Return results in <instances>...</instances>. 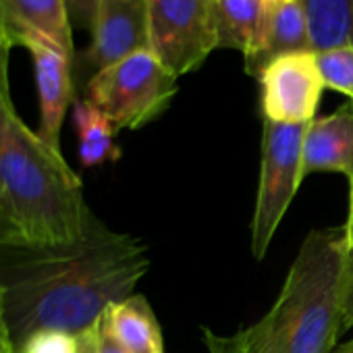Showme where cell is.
Returning a JSON list of instances; mask_svg holds the SVG:
<instances>
[{"label":"cell","mask_w":353,"mask_h":353,"mask_svg":"<svg viewBox=\"0 0 353 353\" xmlns=\"http://www.w3.org/2000/svg\"><path fill=\"white\" fill-rule=\"evenodd\" d=\"M11 44L0 36V85H9V54Z\"/></svg>","instance_id":"cell-24"},{"label":"cell","mask_w":353,"mask_h":353,"mask_svg":"<svg viewBox=\"0 0 353 353\" xmlns=\"http://www.w3.org/2000/svg\"><path fill=\"white\" fill-rule=\"evenodd\" d=\"M0 36L11 46L46 42L73 54L65 0H0Z\"/></svg>","instance_id":"cell-10"},{"label":"cell","mask_w":353,"mask_h":353,"mask_svg":"<svg viewBox=\"0 0 353 353\" xmlns=\"http://www.w3.org/2000/svg\"><path fill=\"white\" fill-rule=\"evenodd\" d=\"M34 57L36 88L40 102V131L38 135L52 148L61 150V129L65 114L73 100V54L46 44L30 42L26 46Z\"/></svg>","instance_id":"cell-9"},{"label":"cell","mask_w":353,"mask_h":353,"mask_svg":"<svg viewBox=\"0 0 353 353\" xmlns=\"http://www.w3.org/2000/svg\"><path fill=\"white\" fill-rule=\"evenodd\" d=\"M307 125H287L264 121L262 160L256 208L252 216V254L262 260L283 223L299 183L303 181L301 154Z\"/></svg>","instance_id":"cell-5"},{"label":"cell","mask_w":353,"mask_h":353,"mask_svg":"<svg viewBox=\"0 0 353 353\" xmlns=\"http://www.w3.org/2000/svg\"><path fill=\"white\" fill-rule=\"evenodd\" d=\"M150 270L148 248L94 214L69 243L13 248L0 270L15 345L36 330L81 334L108 305L133 295Z\"/></svg>","instance_id":"cell-1"},{"label":"cell","mask_w":353,"mask_h":353,"mask_svg":"<svg viewBox=\"0 0 353 353\" xmlns=\"http://www.w3.org/2000/svg\"><path fill=\"white\" fill-rule=\"evenodd\" d=\"M343 227H345L347 245L353 250V183H349V210H347V221Z\"/></svg>","instance_id":"cell-25"},{"label":"cell","mask_w":353,"mask_h":353,"mask_svg":"<svg viewBox=\"0 0 353 353\" xmlns=\"http://www.w3.org/2000/svg\"><path fill=\"white\" fill-rule=\"evenodd\" d=\"M301 172L303 179L314 172H336L353 183V102L307 123Z\"/></svg>","instance_id":"cell-11"},{"label":"cell","mask_w":353,"mask_h":353,"mask_svg":"<svg viewBox=\"0 0 353 353\" xmlns=\"http://www.w3.org/2000/svg\"><path fill=\"white\" fill-rule=\"evenodd\" d=\"M0 353H17V345L7 314V293L3 285H0Z\"/></svg>","instance_id":"cell-22"},{"label":"cell","mask_w":353,"mask_h":353,"mask_svg":"<svg viewBox=\"0 0 353 353\" xmlns=\"http://www.w3.org/2000/svg\"><path fill=\"white\" fill-rule=\"evenodd\" d=\"M332 353H353V339L343 343V345H339V347H334Z\"/></svg>","instance_id":"cell-26"},{"label":"cell","mask_w":353,"mask_h":353,"mask_svg":"<svg viewBox=\"0 0 353 353\" xmlns=\"http://www.w3.org/2000/svg\"><path fill=\"white\" fill-rule=\"evenodd\" d=\"M98 5H100V0H65L71 28L92 30V21H94Z\"/></svg>","instance_id":"cell-20"},{"label":"cell","mask_w":353,"mask_h":353,"mask_svg":"<svg viewBox=\"0 0 353 353\" xmlns=\"http://www.w3.org/2000/svg\"><path fill=\"white\" fill-rule=\"evenodd\" d=\"M92 42L81 54L83 71H98L150 50L148 0H100L92 21Z\"/></svg>","instance_id":"cell-8"},{"label":"cell","mask_w":353,"mask_h":353,"mask_svg":"<svg viewBox=\"0 0 353 353\" xmlns=\"http://www.w3.org/2000/svg\"><path fill=\"white\" fill-rule=\"evenodd\" d=\"M204 341H206V347L210 353H239L233 334L225 336V334L212 332L210 328H204Z\"/></svg>","instance_id":"cell-23"},{"label":"cell","mask_w":353,"mask_h":353,"mask_svg":"<svg viewBox=\"0 0 353 353\" xmlns=\"http://www.w3.org/2000/svg\"><path fill=\"white\" fill-rule=\"evenodd\" d=\"M104 320L127 353H164L160 324L143 295H129L108 305Z\"/></svg>","instance_id":"cell-13"},{"label":"cell","mask_w":353,"mask_h":353,"mask_svg":"<svg viewBox=\"0 0 353 353\" xmlns=\"http://www.w3.org/2000/svg\"><path fill=\"white\" fill-rule=\"evenodd\" d=\"M312 50L310 21L303 0H266V19L260 50L245 61V71L254 77L272 59Z\"/></svg>","instance_id":"cell-12"},{"label":"cell","mask_w":353,"mask_h":353,"mask_svg":"<svg viewBox=\"0 0 353 353\" xmlns=\"http://www.w3.org/2000/svg\"><path fill=\"white\" fill-rule=\"evenodd\" d=\"M341 314H343V330L351 328L353 326V250L351 248L347 252V262H345Z\"/></svg>","instance_id":"cell-21"},{"label":"cell","mask_w":353,"mask_h":353,"mask_svg":"<svg viewBox=\"0 0 353 353\" xmlns=\"http://www.w3.org/2000/svg\"><path fill=\"white\" fill-rule=\"evenodd\" d=\"M73 125L79 137V162L83 168H96L121 158V148L114 141L117 127L90 100L73 102Z\"/></svg>","instance_id":"cell-15"},{"label":"cell","mask_w":353,"mask_h":353,"mask_svg":"<svg viewBox=\"0 0 353 353\" xmlns=\"http://www.w3.org/2000/svg\"><path fill=\"white\" fill-rule=\"evenodd\" d=\"M345 227L312 231L272 307L256 324L235 332L239 353H332L343 330Z\"/></svg>","instance_id":"cell-3"},{"label":"cell","mask_w":353,"mask_h":353,"mask_svg":"<svg viewBox=\"0 0 353 353\" xmlns=\"http://www.w3.org/2000/svg\"><path fill=\"white\" fill-rule=\"evenodd\" d=\"M90 219L77 172L21 121L9 85H0V248L69 243Z\"/></svg>","instance_id":"cell-2"},{"label":"cell","mask_w":353,"mask_h":353,"mask_svg":"<svg viewBox=\"0 0 353 353\" xmlns=\"http://www.w3.org/2000/svg\"><path fill=\"white\" fill-rule=\"evenodd\" d=\"M256 79L264 121L307 125L316 119L326 85L314 50L276 57L262 67Z\"/></svg>","instance_id":"cell-7"},{"label":"cell","mask_w":353,"mask_h":353,"mask_svg":"<svg viewBox=\"0 0 353 353\" xmlns=\"http://www.w3.org/2000/svg\"><path fill=\"white\" fill-rule=\"evenodd\" d=\"M219 48L239 50L252 59L262 44L266 0H214Z\"/></svg>","instance_id":"cell-14"},{"label":"cell","mask_w":353,"mask_h":353,"mask_svg":"<svg viewBox=\"0 0 353 353\" xmlns=\"http://www.w3.org/2000/svg\"><path fill=\"white\" fill-rule=\"evenodd\" d=\"M176 77L152 50L135 52L92 75L85 100L119 129H139L158 119L179 92Z\"/></svg>","instance_id":"cell-4"},{"label":"cell","mask_w":353,"mask_h":353,"mask_svg":"<svg viewBox=\"0 0 353 353\" xmlns=\"http://www.w3.org/2000/svg\"><path fill=\"white\" fill-rule=\"evenodd\" d=\"M150 50L176 75L198 71L219 48L214 0H148Z\"/></svg>","instance_id":"cell-6"},{"label":"cell","mask_w":353,"mask_h":353,"mask_svg":"<svg viewBox=\"0 0 353 353\" xmlns=\"http://www.w3.org/2000/svg\"><path fill=\"white\" fill-rule=\"evenodd\" d=\"M77 336H79L81 353H127L119 345V341L112 336V332L108 330V324L104 320V314L88 330H83Z\"/></svg>","instance_id":"cell-19"},{"label":"cell","mask_w":353,"mask_h":353,"mask_svg":"<svg viewBox=\"0 0 353 353\" xmlns=\"http://www.w3.org/2000/svg\"><path fill=\"white\" fill-rule=\"evenodd\" d=\"M316 54L324 85L353 102V44L336 46Z\"/></svg>","instance_id":"cell-17"},{"label":"cell","mask_w":353,"mask_h":353,"mask_svg":"<svg viewBox=\"0 0 353 353\" xmlns=\"http://www.w3.org/2000/svg\"><path fill=\"white\" fill-rule=\"evenodd\" d=\"M312 50L353 44V0H303Z\"/></svg>","instance_id":"cell-16"},{"label":"cell","mask_w":353,"mask_h":353,"mask_svg":"<svg viewBox=\"0 0 353 353\" xmlns=\"http://www.w3.org/2000/svg\"><path fill=\"white\" fill-rule=\"evenodd\" d=\"M17 353H81V347L73 332L36 330L17 345Z\"/></svg>","instance_id":"cell-18"}]
</instances>
